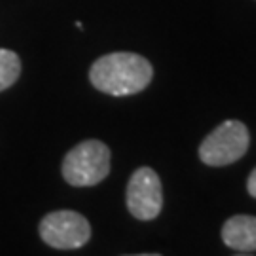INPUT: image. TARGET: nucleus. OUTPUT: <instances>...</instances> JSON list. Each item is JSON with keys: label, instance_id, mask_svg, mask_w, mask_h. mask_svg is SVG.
Here are the masks:
<instances>
[{"label": "nucleus", "instance_id": "0eeeda50", "mask_svg": "<svg viewBox=\"0 0 256 256\" xmlns=\"http://www.w3.org/2000/svg\"><path fill=\"white\" fill-rule=\"evenodd\" d=\"M21 74V59L12 50H0V92L12 88Z\"/></svg>", "mask_w": 256, "mask_h": 256}, {"label": "nucleus", "instance_id": "7ed1b4c3", "mask_svg": "<svg viewBox=\"0 0 256 256\" xmlns=\"http://www.w3.org/2000/svg\"><path fill=\"white\" fill-rule=\"evenodd\" d=\"M250 135L245 124L238 120H228L205 138L200 146V158L205 165L224 167L239 162L247 154Z\"/></svg>", "mask_w": 256, "mask_h": 256}, {"label": "nucleus", "instance_id": "f03ea898", "mask_svg": "<svg viewBox=\"0 0 256 256\" xmlns=\"http://www.w3.org/2000/svg\"><path fill=\"white\" fill-rule=\"evenodd\" d=\"M110 173V148L101 140H84L74 146L63 162L64 180L76 188L102 182Z\"/></svg>", "mask_w": 256, "mask_h": 256}, {"label": "nucleus", "instance_id": "f257e3e1", "mask_svg": "<svg viewBox=\"0 0 256 256\" xmlns=\"http://www.w3.org/2000/svg\"><path fill=\"white\" fill-rule=\"evenodd\" d=\"M154 78V68L142 55L116 52L92 64L90 80L93 88L112 97H128L146 90Z\"/></svg>", "mask_w": 256, "mask_h": 256}, {"label": "nucleus", "instance_id": "423d86ee", "mask_svg": "<svg viewBox=\"0 0 256 256\" xmlns=\"http://www.w3.org/2000/svg\"><path fill=\"white\" fill-rule=\"evenodd\" d=\"M222 241L238 252H256V216L236 214L222 226Z\"/></svg>", "mask_w": 256, "mask_h": 256}, {"label": "nucleus", "instance_id": "39448f33", "mask_svg": "<svg viewBox=\"0 0 256 256\" xmlns=\"http://www.w3.org/2000/svg\"><path fill=\"white\" fill-rule=\"evenodd\" d=\"M128 209L137 220H154L164 209V188L154 169L140 167L128 184Z\"/></svg>", "mask_w": 256, "mask_h": 256}, {"label": "nucleus", "instance_id": "6e6552de", "mask_svg": "<svg viewBox=\"0 0 256 256\" xmlns=\"http://www.w3.org/2000/svg\"><path fill=\"white\" fill-rule=\"evenodd\" d=\"M247 190H248V194H250V196H252V198L256 200V167H254V171L250 173V176H248Z\"/></svg>", "mask_w": 256, "mask_h": 256}, {"label": "nucleus", "instance_id": "20e7f679", "mask_svg": "<svg viewBox=\"0 0 256 256\" xmlns=\"http://www.w3.org/2000/svg\"><path fill=\"white\" fill-rule=\"evenodd\" d=\"M40 238L54 248L72 250L92 239V226L86 216L74 210H55L40 222Z\"/></svg>", "mask_w": 256, "mask_h": 256}]
</instances>
